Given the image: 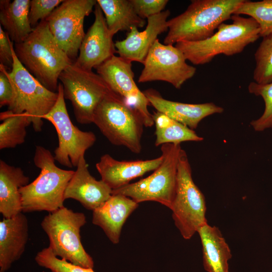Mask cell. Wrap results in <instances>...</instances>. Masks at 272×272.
<instances>
[{"label": "cell", "instance_id": "d6a6232c", "mask_svg": "<svg viewBox=\"0 0 272 272\" xmlns=\"http://www.w3.org/2000/svg\"><path fill=\"white\" fill-rule=\"evenodd\" d=\"M139 17L143 19L158 14L164 11L168 0H130Z\"/></svg>", "mask_w": 272, "mask_h": 272}, {"label": "cell", "instance_id": "d4e9b609", "mask_svg": "<svg viewBox=\"0 0 272 272\" xmlns=\"http://www.w3.org/2000/svg\"><path fill=\"white\" fill-rule=\"evenodd\" d=\"M110 33L129 32L132 27L143 28L146 20L138 16L130 0H97Z\"/></svg>", "mask_w": 272, "mask_h": 272}, {"label": "cell", "instance_id": "8992f818", "mask_svg": "<svg viewBox=\"0 0 272 272\" xmlns=\"http://www.w3.org/2000/svg\"><path fill=\"white\" fill-rule=\"evenodd\" d=\"M86 222L84 213L63 206L45 216L41 226L48 237V247L56 257L77 266L93 268L94 261L81 240L80 230Z\"/></svg>", "mask_w": 272, "mask_h": 272}, {"label": "cell", "instance_id": "9a60e30c", "mask_svg": "<svg viewBox=\"0 0 272 272\" xmlns=\"http://www.w3.org/2000/svg\"><path fill=\"white\" fill-rule=\"evenodd\" d=\"M94 8V21L85 34L78 58L74 62L89 71L96 69L116 53L113 36L107 27L104 14L97 3Z\"/></svg>", "mask_w": 272, "mask_h": 272}, {"label": "cell", "instance_id": "ac0fdd59", "mask_svg": "<svg viewBox=\"0 0 272 272\" xmlns=\"http://www.w3.org/2000/svg\"><path fill=\"white\" fill-rule=\"evenodd\" d=\"M162 161V155L150 160L118 161L107 154L101 156L96 167L101 180L114 190L129 184L132 180L148 172L154 171Z\"/></svg>", "mask_w": 272, "mask_h": 272}, {"label": "cell", "instance_id": "d6986e66", "mask_svg": "<svg viewBox=\"0 0 272 272\" xmlns=\"http://www.w3.org/2000/svg\"><path fill=\"white\" fill-rule=\"evenodd\" d=\"M151 105L169 117L191 128H197L204 118L216 113H221L224 109L213 102L189 104L164 99L159 92L150 89L143 92Z\"/></svg>", "mask_w": 272, "mask_h": 272}, {"label": "cell", "instance_id": "7a4b0ae2", "mask_svg": "<svg viewBox=\"0 0 272 272\" xmlns=\"http://www.w3.org/2000/svg\"><path fill=\"white\" fill-rule=\"evenodd\" d=\"M245 0H193L181 14L168 20L164 44L194 42L208 38L230 19Z\"/></svg>", "mask_w": 272, "mask_h": 272}, {"label": "cell", "instance_id": "5bb4252c", "mask_svg": "<svg viewBox=\"0 0 272 272\" xmlns=\"http://www.w3.org/2000/svg\"><path fill=\"white\" fill-rule=\"evenodd\" d=\"M131 62L114 55L96 68L97 74L115 94L139 112L145 127H151L154 124L148 110L151 105L134 81Z\"/></svg>", "mask_w": 272, "mask_h": 272}, {"label": "cell", "instance_id": "9c48e42d", "mask_svg": "<svg viewBox=\"0 0 272 272\" xmlns=\"http://www.w3.org/2000/svg\"><path fill=\"white\" fill-rule=\"evenodd\" d=\"M59 81L63 87L64 99L71 102L76 119L82 124L93 123L98 105L114 93L98 74L83 69L74 62L62 72Z\"/></svg>", "mask_w": 272, "mask_h": 272}, {"label": "cell", "instance_id": "83f0119b", "mask_svg": "<svg viewBox=\"0 0 272 272\" xmlns=\"http://www.w3.org/2000/svg\"><path fill=\"white\" fill-rule=\"evenodd\" d=\"M236 15H246L253 18L260 29V36L272 33V0L245 1L235 11Z\"/></svg>", "mask_w": 272, "mask_h": 272}, {"label": "cell", "instance_id": "277c9868", "mask_svg": "<svg viewBox=\"0 0 272 272\" xmlns=\"http://www.w3.org/2000/svg\"><path fill=\"white\" fill-rule=\"evenodd\" d=\"M50 151L36 146L33 162L40 173L32 182L20 189L23 213H51L64 206V192L75 171L58 167Z\"/></svg>", "mask_w": 272, "mask_h": 272}, {"label": "cell", "instance_id": "f546056e", "mask_svg": "<svg viewBox=\"0 0 272 272\" xmlns=\"http://www.w3.org/2000/svg\"><path fill=\"white\" fill-rule=\"evenodd\" d=\"M250 93L262 97L264 103V109L258 118L253 120L250 125L256 131H262L272 128V82L259 84L251 82L248 87Z\"/></svg>", "mask_w": 272, "mask_h": 272}, {"label": "cell", "instance_id": "e0dca14e", "mask_svg": "<svg viewBox=\"0 0 272 272\" xmlns=\"http://www.w3.org/2000/svg\"><path fill=\"white\" fill-rule=\"evenodd\" d=\"M112 190L101 179L96 180L89 172L84 156L81 157L77 169L64 192V199H75L86 209L93 211L111 195Z\"/></svg>", "mask_w": 272, "mask_h": 272}, {"label": "cell", "instance_id": "5b68a950", "mask_svg": "<svg viewBox=\"0 0 272 272\" xmlns=\"http://www.w3.org/2000/svg\"><path fill=\"white\" fill-rule=\"evenodd\" d=\"M93 123L111 144L124 146L135 154L141 152L143 119L135 108L115 93L98 105Z\"/></svg>", "mask_w": 272, "mask_h": 272}, {"label": "cell", "instance_id": "4316f807", "mask_svg": "<svg viewBox=\"0 0 272 272\" xmlns=\"http://www.w3.org/2000/svg\"><path fill=\"white\" fill-rule=\"evenodd\" d=\"M0 149L14 148L23 144L27 134L26 128L31 118L26 113L17 114L8 110L0 113Z\"/></svg>", "mask_w": 272, "mask_h": 272}, {"label": "cell", "instance_id": "30bf717a", "mask_svg": "<svg viewBox=\"0 0 272 272\" xmlns=\"http://www.w3.org/2000/svg\"><path fill=\"white\" fill-rule=\"evenodd\" d=\"M170 210L174 224L185 239H190L207 223L205 197L192 179L191 166L183 149L179 158L176 192Z\"/></svg>", "mask_w": 272, "mask_h": 272}, {"label": "cell", "instance_id": "7c38bea8", "mask_svg": "<svg viewBox=\"0 0 272 272\" xmlns=\"http://www.w3.org/2000/svg\"><path fill=\"white\" fill-rule=\"evenodd\" d=\"M96 4V0H63L45 20L55 41L73 62L86 34L85 18Z\"/></svg>", "mask_w": 272, "mask_h": 272}, {"label": "cell", "instance_id": "7402d4cb", "mask_svg": "<svg viewBox=\"0 0 272 272\" xmlns=\"http://www.w3.org/2000/svg\"><path fill=\"white\" fill-rule=\"evenodd\" d=\"M23 170L0 160V213L10 218L22 212L20 189L29 184Z\"/></svg>", "mask_w": 272, "mask_h": 272}, {"label": "cell", "instance_id": "ba28073f", "mask_svg": "<svg viewBox=\"0 0 272 272\" xmlns=\"http://www.w3.org/2000/svg\"><path fill=\"white\" fill-rule=\"evenodd\" d=\"M13 55L12 69L7 73L14 89V98L8 110L17 114L26 113L31 119L34 130L41 131L43 117L55 105L58 92L45 88L24 67L16 56L14 46Z\"/></svg>", "mask_w": 272, "mask_h": 272}, {"label": "cell", "instance_id": "e575fe53", "mask_svg": "<svg viewBox=\"0 0 272 272\" xmlns=\"http://www.w3.org/2000/svg\"><path fill=\"white\" fill-rule=\"evenodd\" d=\"M7 70L0 64V107L9 106L14 98V89L7 75Z\"/></svg>", "mask_w": 272, "mask_h": 272}, {"label": "cell", "instance_id": "484cf974", "mask_svg": "<svg viewBox=\"0 0 272 272\" xmlns=\"http://www.w3.org/2000/svg\"><path fill=\"white\" fill-rule=\"evenodd\" d=\"M152 117L155 125L156 146L165 144H180L186 141L200 142L203 140L193 129L161 112H154Z\"/></svg>", "mask_w": 272, "mask_h": 272}, {"label": "cell", "instance_id": "f1b7e54d", "mask_svg": "<svg viewBox=\"0 0 272 272\" xmlns=\"http://www.w3.org/2000/svg\"><path fill=\"white\" fill-rule=\"evenodd\" d=\"M254 53V82L259 84L272 82V33L262 37Z\"/></svg>", "mask_w": 272, "mask_h": 272}, {"label": "cell", "instance_id": "2e32d148", "mask_svg": "<svg viewBox=\"0 0 272 272\" xmlns=\"http://www.w3.org/2000/svg\"><path fill=\"white\" fill-rule=\"evenodd\" d=\"M170 15L169 10H165L148 18L146 27L142 31L132 27L124 39L115 42L116 53L131 62L143 63L158 36L168 30V18Z\"/></svg>", "mask_w": 272, "mask_h": 272}, {"label": "cell", "instance_id": "4dcf8cb0", "mask_svg": "<svg viewBox=\"0 0 272 272\" xmlns=\"http://www.w3.org/2000/svg\"><path fill=\"white\" fill-rule=\"evenodd\" d=\"M35 260L39 266L51 272H95L93 268L77 266L56 257L48 247L39 251Z\"/></svg>", "mask_w": 272, "mask_h": 272}, {"label": "cell", "instance_id": "1f68e13d", "mask_svg": "<svg viewBox=\"0 0 272 272\" xmlns=\"http://www.w3.org/2000/svg\"><path fill=\"white\" fill-rule=\"evenodd\" d=\"M63 0H31L29 19L31 26L35 27L45 20Z\"/></svg>", "mask_w": 272, "mask_h": 272}, {"label": "cell", "instance_id": "3957f363", "mask_svg": "<svg viewBox=\"0 0 272 272\" xmlns=\"http://www.w3.org/2000/svg\"><path fill=\"white\" fill-rule=\"evenodd\" d=\"M231 24H221L208 38L198 41L179 42L175 46L186 59L195 65L211 62L219 54L231 56L241 53L260 36L257 23L252 18L234 14Z\"/></svg>", "mask_w": 272, "mask_h": 272}, {"label": "cell", "instance_id": "cb8c5ba5", "mask_svg": "<svg viewBox=\"0 0 272 272\" xmlns=\"http://www.w3.org/2000/svg\"><path fill=\"white\" fill-rule=\"evenodd\" d=\"M30 0L0 1V23L14 43L24 41L32 32L29 19Z\"/></svg>", "mask_w": 272, "mask_h": 272}, {"label": "cell", "instance_id": "6da1fadb", "mask_svg": "<svg viewBox=\"0 0 272 272\" xmlns=\"http://www.w3.org/2000/svg\"><path fill=\"white\" fill-rule=\"evenodd\" d=\"M17 57L43 86L55 92L62 72L74 62L58 46L45 20L41 21L26 39L14 44Z\"/></svg>", "mask_w": 272, "mask_h": 272}, {"label": "cell", "instance_id": "603a6c76", "mask_svg": "<svg viewBox=\"0 0 272 272\" xmlns=\"http://www.w3.org/2000/svg\"><path fill=\"white\" fill-rule=\"evenodd\" d=\"M202 247L203 266L208 272H228L232 255L220 230L208 223L197 230Z\"/></svg>", "mask_w": 272, "mask_h": 272}, {"label": "cell", "instance_id": "52a82bcc", "mask_svg": "<svg viewBox=\"0 0 272 272\" xmlns=\"http://www.w3.org/2000/svg\"><path fill=\"white\" fill-rule=\"evenodd\" d=\"M182 149L180 144L162 145V162L152 174L112 190V193L126 196L138 203L156 201L170 209L176 192L178 164Z\"/></svg>", "mask_w": 272, "mask_h": 272}, {"label": "cell", "instance_id": "ffe728a7", "mask_svg": "<svg viewBox=\"0 0 272 272\" xmlns=\"http://www.w3.org/2000/svg\"><path fill=\"white\" fill-rule=\"evenodd\" d=\"M138 206L130 198L112 193L101 206L93 211L92 223L103 230L112 243L117 244L124 224Z\"/></svg>", "mask_w": 272, "mask_h": 272}, {"label": "cell", "instance_id": "4fadbf2b", "mask_svg": "<svg viewBox=\"0 0 272 272\" xmlns=\"http://www.w3.org/2000/svg\"><path fill=\"white\" fill-rule=\"evenodd\" d=\"M182 52L173 45L165 44L156 40L143 63L144 68L138 79L143 83L161 81L176 89L192 78L195 67L188 64Z\"/></svg>", "mask_w": 272, "mask_h": 272}, {"label": "cell", "instance_id": "836d02e7", "mask_svg": "<svg viewBox=\"0 0 272 272\" xmlns=\"http://www.w3.org/2000/svg\"><path fill=\"white\" fill-rule=\"evenodd\" d=\"M14 46V42L0 25V64L4 65L7 70H11L12 67Z\"/></svg>", "mask_w": 272, "mask_h": 272}, {"label": "cell", "instance_id": "44dd1931", "mask_svg": "<svg viewBox=\"0 0 272 272\" xmlns=\"http://www.w3.org/2000/svg\"><path fill=\"white\" fill-rule=\"evenodd\" d=\"M28 222L21 212L0 222V272H6L23 254L28 240Z\"/></svg>", "mask_w": 272, "mask_h": 272}, {"label": "cell", "instance_id": "8fae6325", "mask_svg": "<svg viewBox=\"0 0 272 272\" xmlns=\"http://www.w3.org/2000/svg\"><path fill=\"white\" fill-rule=\"evenodd\" d=\"M57 100L51 110L43 119L50 122L56 129L58 147L54 151L55 161L62 166L72 168L77 167L80 158L96 141L92 131L80 130L71 120L65 103L63 87L59 83Z\"/></svg>", "mask_w": 272, "mask_h": 272}]
</instances>
